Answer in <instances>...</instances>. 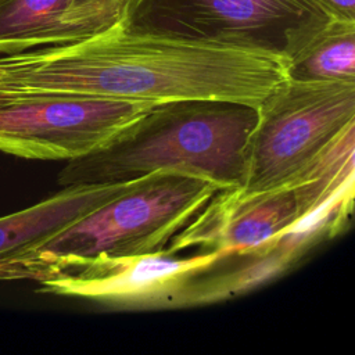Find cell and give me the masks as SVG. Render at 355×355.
Here are the masks:
<instances>
[{"instance_id": "7", "label": "cell", "mask_w": 355, "mask_h": 355, "mask_svg": "<svg viewBox=\"0 0 355 355\" xmlns=\"http://www.w3.org/2000/svg\"><path fill=\"white\" fill-rule=\"evenodd\" d=\"M222 257L219 251L178 257L166 248L139 255L98 254L39 282V291L123 311L184 308L194 277Z\"/></svg>"}, {"instance_id": "12", "label": "cell", "mask_w": 355, "mask_h": 355, "mask_svg": "<svg viewBox=\"0 0 355 355\" xmlns=\"http://www.w3.org/2000/svg\"><path fill=\"white\" fill-rule=\"evenodd\" d=\"M336 19L355 21V0H316Z\"/></svg>"}, {"instance_id": "8", "label": "cell", "mask_w": 355, "mask_h": 355, "mask_svg": "<svg viewBox=\"0 0 355 355\" xmlns=\"http://www.w3.org/2000/svg\"><path fill=\"white\" fill-rule=\"evenodd\" d=\"M301 218L293 186L258 193L219 190L169 241V252L200 247L223 255L261 247Z\"/></svg>"}, {"instance_id": "5", "label": "cell", "mask_w": 355, "mask_h": 355, "mask_svg": "<svg viewBox=\"0 0 355 355\" xmlns=\"http://www.w3.org/2000/svg\"><path fill=\"white\" fill-rule=\"evenodd\" d=\"M331 17L316 0H126L130 32L282 55Z\"/></svg>"}, {"instance_id": "3", "label": "cell", "mask_w": 355, "mask_h": 355, "mask_svg": "<svg viewBox=\"0 0 355 355\" xmlns=\"http://www.w3.org/2000/svg\"><path fill=\"white\" fill-rule=\"evenodd\" d=\"M220 189L201 178L155 171L57 233L0 257V280H46L75 261L164 250Z\"/></svg>"}, {"instance_id": "11", "label": "cell", "mask_w": 355, "mask_h": 355, "mask_svg": "<svg viewBox=\"0 0 355 355\" xmlns=\"http://www.w3.org/2000/svg\"><path fill=\"white\" fill-rule=\"evenodd\" d=\"M287 78L355 82V21L331 18L284 57Z\"/></svg>"}, {"instance_id": "6", "label": "cell", "mask_w": 355, "mask_h": 355, "mask_svg": "<svg viewBox=\"0 0 355 355\" xmlns=\"http://www.w3.org/2000/svg\"><path fill=\"white\" fill-rule=\"evenodd\" d=\"M155 104L107 97H0V151L26 159L72 161L108 143Z\"/></svg>"}, {"instance_id": "4", "label": "cell", "mask_w": 355, "mask_h": 355, "mask_svg": "<svg viewBox=\"0 0 355 355\" xmlns=\"http://www.w3.org/2000/svg\"><path fill=\"white\" fill-rule=\"evenodd\" d=\"M355 125V82L284 79L257 107L237 189L258 193L293 182Z\"/></svg>"}, {"instance_id": "1", "label": "cell", "mask_w": 355, "mask_h": 355, "mask_svg": "<svg viewBox=\"0 0 355 355\" xmlns=\"http://www.w3.org/2000/svg\"><path fill=\"white\" fill-rule=\"evenodd\" d=\"M284 79L282 55L137 33L119 24L79 42L0 57V97L222 100L257 108Z\"/></svg>"}, {"instance_id": "9", "label": "cell", "mask_w": 355, "mask_h": 355, "mask_svg": "<svg viewBox=\"0 0 355 355\" xmlns=\"http://www.w3.org/2000/svg\"><path fill=\"white\" fill-rule=\"evenodd\" d=\"M126 0H0V54L83 40L119 24Z\"/></svg>"}, {"instance_id": "2", "label": "cell", "mask_w": 355, "mask_h": 355, "mask_svg": "<svg viewBox=\"0 0 355 355\" xmlns=\"http://www.w3.org/2000/svg\"><path fill=\"white\" fill-rule=\"evenodd\" d=\"M255 119V107L233 101L155 104L103 147L68 161L60 183H116L173 171L220 190L234 189L241 182L244 148Z\"/></svg>"}, {"instance_id": "10", "label": "cell", "mask_w": 355, "mask_h": 355, "mask_svg": "<svg viewBox=\"0 0 355 355\" xmlns=\"http://www.w3.org/2000/svg\"><path fill=\"white\" fill-rule=\"evenodd\" d=\"M136 180L68 184L31 207L0 216V257L57 233L126 191Z\"/></svg>"}]
</instances>
